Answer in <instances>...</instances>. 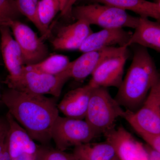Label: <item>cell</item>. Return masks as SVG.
Returning a JSON list of instances; mask_svg holds the SVG:
<instances>
[{
  "label": "cell",
  "instance_id": "obj_14",
  "mask_svg": "<svg viewBox=\"0 0 160 160\" xmlns=\"http://www.w3.org/2000/svg\"><path fill=\"white\" fill-rule=\"evenodd\" d=\"M1 50L3 61L11 77L18 76L25 66L22 54L18 44L12 36L9 26L0 27Z\"/></svg>",
  "mask_w": 160,
  "mask_h": 160
},
{
  "label": "cell",
  "instance_id": "obj_29",
  "mask_svg": "<svg viewBox=\"0 0 160 160\" xmlns=\"http://www.w3.org/2000/svg\"><path fill=\"white\" fill-rule=\"evenodd\" d=\"M0 160H10L8 147H7V140L4 149L0 153Z\"/></svg>",
  "mask_w": 160,
  "mask_h": 160
},
{
  "label": "cell",
  "instance_id": "obj_28",
  "mask_svg": "<svg viewBox=\"0 0 160 160\" xmlns=\"http://www.w3.org/2000/svg\"><path fill=\"white\" fill-rule=\"evenodd\" d=\"M37 154L23 153L16 157L11 159L10 160H37Z\"/></svg>",
  "mask_w": 160,
  "mask_h": 160
},
{
  "label": "cell",
  "instance_id": "obj_22",
  "mask_svg": "<svg viewBox=\"0 0 160 160\" xmlns=\"http://www.w3.org/2000/svg\"><path fill=\"white\" fill-rule=\"evenodd\" d=\"M21 15L15 0H0V27H9L10 23L18 20Z\"/></svg>",
  "mask_w": 160,
  "mask_h": 160
},
{
  "label": "cell",
  "instance_id": "obj_31",
  "mask_svg": "<svg viewBox=\"0 0 160 160\" xmlns=\"http://www.w3.org/2000/svg\"><path fill=\"white\" fill-rule=\"evenodd\" d=\"M110 160H119V159H118L117 157L116 156V155L112 159Z\"/></svg>",
  "mask_w": 160,
  "mask_h": 160
},
{
  "label": "cell",
  "instance_id": "obj_17",
  "mask_svg": "<svg viewBox=\"0 0 160 160\" xmlns=\"http://www.w3.org/2000/svg\"><path fill=\"white\" fill-rule=\"evenodd\" d=\"M90 3H102L122 10H128L140 17L152 18L160 21V2L146 0H86Z\"/></svg>",
  "mask_w": 160,
  "mask_h": 160
},
{
  "label": "cell",
  "instance_id": "obj_24",
  "mask_svg": "<svg viewBox=\"0 0 160 160\" xmlns=\"http://www.w3.org/2000/svg\"><path fill=\"white\" fill-rule=\"evenodd\" d=\"M133 129L147 145L160 152V134L152 133L138 128Z\"/></svg>",
  "mask_w": 160,
  "mask_h": 160
},
{
  "label": "cell",
  "instance_id": "obj_16",
  "mask_svg": "<svg viewBox=\"0 0 160 160\" xmlns=\"http://www.w3.org/2000/svg\"><path fill=\"white\" fill-rule=\"evenodd\" d=\"M135 29L127 44V47L137 45L160 52V21L152 22L148 18L140 17Z\"/></svg>",
  "mask_w": 160,
  "mask_h": 160
},
{
  "label": "cell",
  "instance_id": "obj_15",
  "mask_svg": "<svg viewBox=\"0 0 160 160\" xmlns=\"http://www.w3.org/2000/svg\"><path fill=\"white\" fill-rule=\"evenodd\" d=\"M92 89L87 84L69 92L58 105L59 111L67 117L84 119Z\"/></svg>",
  "mask_w": 160,
  "mask_h": 160
},
{
  "label": "cell",
  "instance_id": "obj_12",
  "mask_svg": "<svg viewBox=\"0 0 160 160\" xmlns=\"http://www.w3.org/2000/svg\"><path fill=\"white\" fill-rule=\"evenodd\" d=\"M92 32L89 23L84 20H78L74 23L61 27L52 41V44L57 50L78 49Z\"/></svg>",
  "mask_w": 160,
  "mask_h": 160
},
{
  "label": "cell",
  "instance_id": "obj_18",
  "mask_svg": "<svg viewBox=\"0 0 160 160\" xmlns=\"http://www.w3.org/2000/svg\"><path fill=\"white\" fill-rule=\"evenodd\" d=\"M72 154L76 160H110L116 156L114 148L107 141L78 145L74 147Z\"/></svg>",
  "mask_w": 160,
  "mask_h": 160
},
{
  "label": "cell",
  "instance_id": "obj_8",
  "mask_svg": "<svg viewBox=\"0 0 160 160\" xmlns=\"http://www.w3.org/2000/svg\"><path fill=\"white\" fill-rule=\"evenodd\" d=\"M9 27L18 44L25 66L36 64L49 55L48 47L42 38H39L30 27L15 20L10 23Z\"/></svg>",
  "mask_w": 160,
  "mask_h": 160
},
{
  "label": "cell",
  "instance_id": "obj_21",
  "mask_svg": "<svg viewBox=\"0 0 160 160\" xmlns=\"http://www.w3.org/2000/svg\"><path fill=\"white\" fill-rule=\"evenodd\" d=\"M61 10L58 0H39L38 16L40 22L46 31L50 32L49 26L55 17Z\"/></svg>",
  "mask_w": 160,
  "mask_h": 160
},
{
  "label": "cell",
  "instance_id": "obj_11",
  "mask_svg": "<svg viewBox=\"0 0 160 160\" xmlns=\"http://www.w3.org/2000/svg\"><path fill=\"white\" fill-rule=\"evenodd\" d=\"M125 47L113 46L83 52L79 57L70 62L68 67L70 77L77 81L85 79L92 74L103 60L110 56L118 53Z\"/></svg>",
  "mask_w": 160,
  "mask_h": 160
},
{
  "label": "cell",
  "instance_id": "obj_6",
  "mask_svg": "<svg viewBox=\"0 0 160 160\" xmlns=\"http://www.w3.org/2000/svg\"><path fill=\"white\" fill-rule=\"evenodd\" d=\"M98 135L86 120L60 115L55 121L51 132V140L57 149L62 151L90 142Z\"/></svg>",
  "mask_w": 160,
  "mask_h": 160
},
{
  "label": "cell",
  "instance_id": "obj_10",
  "mask_svg": "<svg viewBox=\"0 0 160 160\" xmlns=\"http://www.w3.org/2000/svg\"><path fill=\"white\" fill-rule=\"evenodd\" d=\"M103 134L113 146L119 160H149L144 144L123 126H114Z\"/></svg>",
  "mask_w": 160,
  "mask_h": 160
},
{
  "label": "cell",
  "instance_id": "obj_23",
  "mask_svg": "<svg viewBox=\"0 0 160 160\" xmlns=\"http://www.w3.org/2000/svg\"><path fill=\"white\" fill-rule=\"evenodd\" d=\"M37 160H76L72 153L57 149L39 147Z\"/></svg>",
  "mask_w": 160,
  "mask_h": 160
},
{
  "label": "cell",
  "instance_id": "obj_1",
  "mask_svg": "<svg viewBox=\"0 0 160 160\" xmlns=\"http://www.w3.org/2000/svg\"><path fill=\"white\" fill-rule=\"evenodd\" d=\"M1 100L32 139L42 144L51 141L52 128L59 115L54 99L9 88L2 94Z\"/></svg>",
  "mask_w": 160,
  "mask_h": 160
},
{
  "label": "cell",
  "instance_id": "obj_20",
  "mask_svg": "<svg viewBox=\"0 0 160 160\" xmlns=\"http://www.w3.org/2000/svg\"><path fill=\"white\" fill-rule=\"evenodd\" d=\"M39 0H15L18 9L21 14L26 18L34 24L42 35L43 39L48 37L50 32L46 31L40 22L38 13Z\"/></svg>",
  "mask_w": 160,
  "mask_h": 160
},
{
  "label": "cell",
  "instance_id": "obj_26",
  "mask_svg": "<svg viewBox=\"0 0 160 160\" xmlns=\"http://www.w3.org/2000/svg\"><path fill=\"white\" fill-rule=\"evenodd\" d=\"M149 160H160V152L152 148L147 144L144 145Z\"/></svg>",
  "mask_w": 160,
  "mask_h": 160
},
{
  "label": "cell",
  "instance_id": "obj_19",
  "mask_svg": "<svg viewBox=\"0 0 160 160\" xmlns=\"http://www.w3.org/2000/svg\"><path fill=\"white\" fill-rule=\"evenodd\" d=\"M68 57L62 54L48 56L39 62L24 66V69L42 74L55 75L65 71L70 63Z\"/></svg>",
  "mask_w": 160,
  "mask_h": 160
},
{
  "label": "cell",
  "instance_id": "obj_32",
  "mask_svg": "<svg viewBox=\"0 0 160 160\" xmlns=\"http://www.w3.org/2000/svg\"><path fill=\"white\" fill-rule=\"evenodd\" d=\"M2 93H1V91H0V103L2 102Z\"/></svg>",
  "mask_w": 160,
  "mask_h": 160
},
{
  "label": "cell",
  "instance_id": "obj_13",
  "mask_svg": "<svg viewBox=\"0 0 160 160\" xmlns=\"http://www.w3.org/2000/svg\"><path fill=\"white\" fill-rule=\"evenodd\" d=\"M132 34L131 32L126 31L123 28L104 29L89 35L78 50L85 52L113 47L115 45H118L119 47H127V44Z\"/></svg>",
  "mask_w": 160,
  "mask_h": 160
},
{
  "label": "cell",
  "instance_id": "obj_5",
  "mask_svg": "<svg viewBox=\"0 0 160 160\" xmlns=\"http://www.w3.org/2000/svg\"><path fill=\"white\" fill-rule=\"evenodd\" d=\"M71 14L77 20H84L90 25H97L104 29H135L139 20V17L130 15L125 10L96 3L76 6L72 9Z\"/></svg>",
  "mask_w": 160,
  "mask_h": 160
},
{
  "label": "cell",
  "instance_id": "obj_7",
  "mask_svg": "<svg viewBox=\"0 0 160 160\" xmlns=\"http://www.w3.org/2000/svg\"><path fill=\"white\" fill-rule=\"evenodd\" d=\"M123 118L132 128L160 134V81L152 86L140 109L135 112L126 110Z\"/></svg>",
  "mask_w": 160,
  "mask_h": 160
},
{
  "label": "cell",
  "instance_id": "obj_2",
  "mask_svg": "<svg viewBox=\"0 0 160 160\" xmlns=\"http://www.w3.org/2000/svg\"><path fill=\"white\" fill-rule=\"evenodd\" d=\"M159 80L156 66L147 48L138 45L133 49L132 62L114 99L126 110L135 112Z\"/></svg>",
  "mask_w": 160,
  "mask_h": 160
},
{
  "label": "cell",
  "instance_id": "obj_27",
  "mask_svg": "<svg viewBox=\"0 0 160 160\" xmlns=\"http://www.w3.org/2000/svg\"><path fill=\"white\" fill-rule=\"evenodd\" d=\"M78 1V0H69L65 8L63 9L62 11L61 12V15L63 16L71 14L72 6Z\"/></svg>",
  "mask_w": 160,
  "mask_h": 160
},
{
  "label": "cell",
  "instance_id": "obj_30",
  "mask_svg": "<svg viewBox=\"0 0 160 160\" xmlns=\"http://www.w3.org/2000/svg\"><path fill=\"white\" fill-rule=\"evenodd\" d=\"M59 2L60 6H61V12L63 11V9L65 8L69 0H58Z\"/></svg>",
  "mask_w": 160,
  "mask_h": 160
},
{
  "label": "cell",
  "instance_id": "obj_9",
  "mask_svg": "<svg viewBox=\"0 0 160 160\" xmlns=\"http://www.w3.org/2000/svg\"><path fill=\"white\" fill-rule=\"evenodd\" d=\"M129 57L128 47L103 60L92 74L88 85L92 88L115 87L118 89L123 81L124 66Z\"/></svg>",
  "mask_w": 160,
  "mask_h": 160
},
{
  "label": "cell",
  "instance_id": "obj_25",
  "mask_svg": "<svg viewBox=\"0 0 160 160\" xmlns=\"http://www.w3.org/2000/svg\"><path fill=\"white\" fill-rule=\"evenodd\" d=\"M9 125L6 117H0V153L2 151L8 138Z\"/></svg>",
  "mask_w": 160,
  "mask_h": 160
},
{
  "label": "cell",
  "instance_id": "obj_3",
  "mask_svg": "<svg viewBox=\"0 0 160 160\" xmlns=\"http://www.w3.org/2000/svg\"><path fill=\"white\" fill-rule=\"evenodd\" d=\"M124 112L107 88H92L85 119L98 134L115 126L117 119L122 118Z\"/></svg>",
  "mask_w": 160,
  "mask_h": 160
},
{
  "label": "cell",
  "instance_id": "obj_4",
  "mask_svg": "<svg viewBox=\"0 0 160 160\" xmlns=\"http://www.w3.org/2000/svg\"><path fill=\"white\" fill-rule=\"evenodd\" d=\"M71 78L68 68L55 75L42 74L29 71L23 68L18 76L6 78L5 83L8 88L32 94L50 95L60 96L65 83Z\"/></svg>",
  "mask_w": 160,
  "mask_h": 160
}]
</instances>
